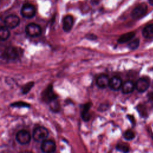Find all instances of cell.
<instances>
[{"label":"cell","instance_id":"cell-1","mask_svg":"<svg viewBox=\"0 0 153 153\" xmlns=\"http://www.w3.org/2000/svg\"><path fill=\"white\" fill-rule=\"evenodd\" d=\"M22 54V51L20 48L14 47H8L4 50L2 57L7 60H14L19 58Z\"/></svg>","mask_w":153,"mask_h":153},{"label":"cell","instance_id":"cell-2","mask_svg":"<svg viewBox=\"0 0 153 153\" xmlns=\"http://www.w3.org/2000/svg\"><path fill=\"white\" fill-rule=\"evenodd\" d=\"M49 135V131L47 128L43 126H39L35 128L33 131L32 137L35 141L42 142L47 139Z\"/></svg>","mask_w":153,"mask_h":153},{"label":"cell","instance_id":"cell-3","mask_svg":"<svg viewBox=\"0 0 153 153\" xmlns=\"http://www.w3.org/2000/svg\"><path fill=\"white\" fill-rule=\"evenodd\" d=\"M42 100L46 103L49 104L53 101L57 99V96L53 90V86L51 84L47 86L41 94Z\"/></svg>","mask_w":153,"mask_h":153},{"label":"cell","instance_id":"cell-4","mask_svg":"<svg viewBox=\"0 0 153 153\" xmlns=\"http://www.w3.org/2000/svg\"><path fill=\"white\" fill-rule=\"evenodd\" d=\"M17 142L21 145H26L29 143L31 140V136L29 131L26 130H19L16 136Z\"/></svg>","mask_w":153,"mask_h":153},{"label":"cell","instance_id":"cell-5","mask_svg":"<svg viewBox=\"0 0 153 153\" xmlns=\"http://www.w3.org/2000/svg\"><path fill=\"white\" fill-rule=\"evenodd\" d=\"M25 32L27 35L30 37H37L41 34L42 30L39 25L31 23L26 26Z\"/></svg>","mask_w":153,"mask_h":153},{"label":"cell","instance_id":"cell-6","mask_svg":"<svg viewBox=\"0 0 153 153\" xmlns=\"http://www.w3.org/2000/svg\"><path fill=\"white\" fill-rule=\"evenodd\" d=\"M22 16L26 19H30L35 16L36 13V10L34 6L30 4H24L20 11Z\"/></svg>","mask_w":153,"mask_h":153},{"label":"cell","instance_id":"cell-7","mask_svg":"<svg viewBox=\"0 0 153 153\" xmlns=\"http://www.w3.org/2000/svg\"><path fill=\"white\" fill-rule=\"evenodd\" d=\"M148 6L145 4H141L136 6L132 11L131 16L134 19H138L143 17L147 11Z\"/></svg>","mask_w":153,"mask_h":153},{"label":"cell","instance_id":"cell-8","mask_svg":"<svg viewBox=\"0 0 153 153\" xmlns=\"http://www.w3.org/2000/svg\"><path fill=\"white\" fill-rule=\"evenodd\" d=\"M41 149L42 153H54L56 149V143L52 140L47 139L42 142Z\"/></svg>","mask_w":153,"mask_h":153},{"label":"cell","instance_id":"cell-9","mask_svg":"<svg viewBox=\"0 0 153 153\" xmlns=\"http://www.w3.org/2000/svg\"><path fill=\"white\" fill-rule=\"evenodd\" d=\"M20 23L19 17L14 14L9 15L4 19V25L8 29H13L16 27Z\"/></svg>","mask_w":153,"mask_h":153},{"label":"cell","instance_id":"cell-10","mask_svg":"<svg viewBox=\"0 0 153 153\" xmlns=\"http://www.w3.org/2000/svg\"><path fill=\"white\" fill-rule=\"evenodd\" d=\"M149 84L150 81L149 79L142 77L139 78L135 83V88L138 92L143 93L148 90L149 87Z\"/></svg>","mask_w":153,"mask_h":153},{"label":"cell","instance_id":"cell-11","mask_svg":"<svg viewBox=\"0 0 153 153\" xmlns=\"http://www.w3.org/2000/svg\"><path fill=\"white\" fill-rule=\"evenodd\" d=\"M92 103L91 102H88L83 104L81 106V117L82 120L85 122H88L91 119V114L90 113V109L91 107Z\"/></svg>","mask_w":153,"mask_h":153},{"label":"cell","instance_id":"cell-12","mask_svg":"<svg viewBox=\"0 0 153 153\" xmlns=\"http://www.w3.org/2000/svg\"><path fill=\"white\" fill-rule=\"evenodd\" d=\"M123 82L121 79L118 76H114L110 79L109 87L113 91H118L121 88Z\"/></svg>","mask_w":153,"mask_h":153},{"label":"cell","instance_id":"cell-13","mask_svg":"<svg viewBox=\"0 0 153 153\" xmlns=\"http://www.w3.org/2000/svg\"><path fill=\"white\" fill-rule=\"evenodd\" d=\"M110 79L105 74L100 75L96 79V84L99 88H105L109 86Z\"/></svg>","mask_w":153,"mask_h":153},{"label":"cell","instance_id":"cell-14","mask_svg":"<svg viewBox=\"0 0 153 153\" xmlns=\"http://www.w3.org/2000/svg\"><path fill=\"white\" fill-rule=\"evenodd\" d=\"M62 25H63V29L65 32H69L71 30L72 26H73V23H74V19L72 16L71 15H68L66 16L63 19V22H62Z\"/></svg>","mask_w":153,"mask_h":153},{"label":"cell","instance_id":"cell-15","mask_svg":"<svg viewBox=\"0 0 153 153\" xmlns=\"http://www.w3.org/2000/svg\"><path fill=\"white\" fill-rule=\"evenodd\" d=\"M121 91L123 94H127L132 93L133 90L135 89V84L131 81H126L124 84H123L121 87Z\"/></svg>","mask_w":153,"mask_h":153},{"label":"cell","instance_id":"cell-16","mask_svg":"<svg viewBox=\"0 0 153 153\" xmlns=\"http://www.w3.org/2000/svg\"><path fill=\"white\" fill-rule=\"evenodd\" d=\"M142 33L143 36L146 39L153 38V24L146 25L142 30Z\"/></svg>","mask_w":153,"mask_h":153},{"label":"cell","instance_id":"cell-17","mask_svg":"<svg viewBox=\"0 0 153 153\" xmlns=\"http://www.w3.org/2000/svg\"><path fill=\"white\" fill-rule=\"evenodd\" d=\"M135 36V33L134 32H130L126 33H124L120 36L118 39V42L120 44H123L126 42L129 41Z\"/></svg>","mask_w":153,"mask_h":153},{"label":"cell","instance_id":"cell-18","mask_svg":"<svg viewBox=\"0 0 153 153\" xmlns=\"http://www.w3.org/2000/svg\"><path fill=\"white\" fill-rule=\"evenodd\" d=\"M10 35V31L8 30V28L7 27L2 26L1 27L0 29V38L1 41H5L7 40Z\"/></svg>","mask_w":153,"mask_h":153},{"label":"cell","instance_id":"cell-19","mask_svg":"<svg viewBox=\"0 0 153 153\" xmlns=\"http://www.w3.org/2000/svg\"><path fill=\"white\" fill-rule=\"evenodd\" d=\"M115 149L122 153H128L130 152L129 146L123 143H118L115 146Z\"/></svg>","mask_w":153,"mask_h":153},{"label":"cell","instance_id":"cell-20","mask_svg":"<svg viewBox=\"0 0 153 153\" xmlns=\"http://www.w3.org/2000/svg\"><path fill=\"white\" fill-rule=\"evenodd\" d=\"M34 82L33 81H29L25 84L21 88V91L23 94H27L31 90V88L34 86Z\"/></svg>","mask_w":153,"mask_h":153},{"label":"cell","instance_id":"cell-21","mask_svg":"<svg viewBox=\"0 0 153 153\" xmlns=\"http://www.w3.org/2000/svg\"><path fill=\"white\" fill-rule=\"evenodd\" d=\"M136 108L141 117L143 118H146L148 116L146 108L143 105H142V104L138 105Z\"/></svg>","mask_w":153,"mask_h":153},{"label":"cell","instance_id":"cell-22","mask_svg":"<svg viewBox=\"0 0 153 153\" xmlns=\"http://www.w3.org/2000/svg\"><path fill=\"white\" fill-rule=\"evenodd\" d=\"M10 106L14 107V108H29L30 106L29 103H27V102H23V101H17L13 102Z\"/></svg>","mask_w":153,"mask_h":153},{"label":"cell","instance_id":"cell-23","mask_svg":"<svg viewBox=\"0 0 153 153\" xmlns=\"http://www.w3.org/2000/svg\"><path fill=\"white\" fill-rule=\"evenodd\" d=\"M49 105L51 111L54 112H58L60 110V106L59 102L57 101V99L49 103Z\"/></svg>","mask_w":153,"mask_h":153},{"label":"cell","instance_id":"cell-24","mask_svg":"<svg viewBox=\"0 0 153 153\" xmlns=\"http://www.w3.org/2000/svg\"><path fill=\"white\" fill-rule=\"evenodd\" d=\"M123 137L126 140H131L135 137V134L131 130H127L123 133Z\"/></svg>","mask_w":153,"mask_h":153},{"label":"cell","instance_id":"cell-25","mask_svg":"<svg viewBox=\"0 0 153 153\" xmlns=\"http://www.w3.org/2000/svg\"><path fill=\"white\" fill-rule=\"evenodd\" d=\"M139 43H140V41H139V39L136 38L133 41H131V42H130L128 44V47L130 49V50H135L136 48H137V47H139Z\"/></svg>","mask_w":153,"mask_h":153},{"label":"cell","instance_id":"cell-26","mask_svg":"<svg viewBox=\"0 0 153 153\" xmlns=\"http://www.w3.org/2000/svg\"><path fill=\"white\" fill-rule=\"evenodd\" d=\"M108 108H109V105L108 104L102 103V104L100 105V106H99L98 110L100 111H106Z\"/></svg>","mask_w":153,"mask_h":153},{"label":"cell","instance_id":"cell-27","mask_svg":"<svg viewBox=\"0 0 153 153\" xmlns=\"http://www.w3.org/2000/svg\"><path fill=\"white\" fill-rule=\"evenodd\" d=\"M127 118L128 119V120L130 121L131 124H132L133 126H134L136 124V121H135V118L134 117L133 115H127Z\"/></svg>","mask_w":153,"mask_h":153},{"label":"cell","instance_id":"cell-28","mask_svg":"<svg viewBox=\"0 0 153 153\" xmlns=\"http://www.w3.org/2000/svg\"><path fill=\"white\" fill-rule=\"evenodd\" d=\"M147 96H148L149 100H153V92L148 93Z\"/></svg>","mask_w":153,"mask_h":153},{"label":"cell","instance_id":"cell-29","mask_svg":"<svg viewBox=\"0 0 153 153\" xmlns=\"http://www.w3.org/2000/svg\"><path fill=\"white\" fill-rule=\"evenodd\" d=\"M19 153H33V152L30 151H20Z\"/></svg>","mask_w":153,"mask_h":153},{"label":"cell","instance_id":"cell-30","mask_svg":"<svg viewBox=\"0 0 153 153\" xmlns=\"http://www.w3.org/2000/svg\"><path fill=\"white\" fill-rule=\"evenodd\" d=\"M148 2L151 5L153 6V0H148Z\"/></svg>","mask_w":153,"mask_h":153}]
</instances>
